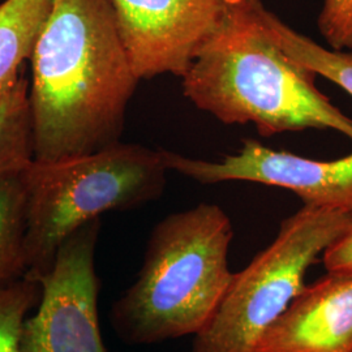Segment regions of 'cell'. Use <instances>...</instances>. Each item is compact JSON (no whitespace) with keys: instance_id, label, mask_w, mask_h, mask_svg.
<instances>
[{"instance_id":"obj_1","label":"cell","mask_w":352,"mask_h":352,"mask_svg":"<svg viewBox=\"0 0 352 352\" xmlns=\"http://www.w3.org/2000/svg\"><path fill=\"white\" fill-rule=\"evenodd\" d=\"M29 60L34 161L54 162L120 142L140 80L111 0H52Z\"/></svg>"},{"instance_id":"obj_2","label":"cell","mask_w":352,"mask_h":352,"mask_svg":"<svg viewBox=\"0 0 352 352\" xmlns=\"http://www.w3.org/2000/svg\"><path fill=\"white\" fill-rule=\"evenodd\" d=\"M263 0H223L219 17L182 77L184 96L223 124L263 138L330 129L352 141V118L316 85L317 74L278 46Z\"/></svg>"},{"instance_id":"obj_3","label":"cell","mask_w":352,"mask_h":352,"mask_svg":"<svg viewBox=\"0 0 352 352\" xmlns=\"http://www.w3.org/2000/svg\"><path fill=\"white\" fill-rule=\"evenodd\" d=\"M232 223L215 204L170 214L153 228L136 282L113 302L110 321L126 344L196 336L232 280Z\"/></svg>"},{"instance_id":"obj_4","label":"cell","mask_w":352,"mask_h":352,"mask_svg":"<svg viewBox=\"0 0 352 352\" xmlns=\"http://www.w3.org/2000/svg\"><path fill=\"white\" fill-rule=\"evenodd\" d=\"M166 166L160 151L116 142L102 151L54 162L32 161L26 188V274H47L72 232L111 210H129L164 195Z\"/></svg>"},{"instance_id":"obj_5","label":"cell","mask_w":352,"mask_h":352,"mask_svg":"<svg viewBox=\"0 0 352 352\" xmlns=\"http://www.w3.org/2000/svg\"><path fill=\"white\" fill-rule=\"evenodd\" d=\"M352 212L302 205L282 221L276 239L234 273L192 352H253L258 340L305 287V274L351 226Z\"/></svg>"},{"instance_id":"obj_6","label":"cell","mask_w":352,"mask_h":352,"mask_svg":"<svg viewBox=\"0 0 352 352\" xmlns=\"http://www.w3.org/2000/svg\"><path fill=\"white\" fill-rule=\"evenodd\" d=\"M101 221L78 227L59 247L50 272L36 279L37 314L26 318L23 352H106L98 318L94 253Z\"/></svg>"},{"instance_id":"obj_7","label":"cell","mask_w":352,"mask_h":352,"mask_svg":"<svg viewBox=\"0 0 352 352\" xmlns=\"http://www.w3.org/2000/svg\"><path fill=\"white\" fill-rule=\"evenodd\" d=\"M167 170L201 184L250 182L289 189L304 205L352 212V153L333 161H316L243 140L236 154L204 161L161 149Z\"/></svg>"},{"instance_id":"obj_8","label":"cell","mask_w":352,"mask_h":352,"mask_svg":"<svg viewBox=\"0 0 352 352\" xmlns=\"http://www.w3.org/2000/svg\"><path fill=\"white\" fill-rule=\"evenodd\" d=\"M223 0H111L129 63L139 80L183 77L219 17Z\"/></svg>"},{"instance_id":"obj_9","label":"cell","mask_w":352,"mask_h":352,"mask_svg":"<svg viewBox=\"0 0 352 352\" xmlns=\"http://www.w3.org/2000/svg\"><path fill=\"white\" fill-rule=\"evenodd\" d=\"M253 352H352V273L305 285Z\"/></svg>"},{"instance_id":"obj_10","label":"cell","mask_w":352,"mask_h":352,"mask_svg":"<svg viewBox=\"0 0 352 352\" xmlns=\"http://www.w3.org/2000/svg\"><path fill=\"white\" fill-rule=\"evenodd\" d=\"M52 0L0 3V91L23 72L51 10Z\"/></svg>"},{"instance_id":"obj_11","label":"cell","mask_w":352,"mask_h":352,"mask_svg":"<svg viewBox=\"0 0 352 352\" xmlns=\"http://www.w3.org/2000/svg\"><path fill=\"white\" fill-rule=\"evenodd\" d=\"M29 85L21 72L0 91V176L23 171L34 158Z\"/></svg>"},{"instance_id":"obj_12","label":"cell","mask_w":352,"mask_h":352,"mask_svg":"<svg viewBox=\"0 0 352 352\" xmlns=\"http://www.w3.org/2000/svg\"><path fill=\"white\" fill-rule=\"evenodd\" d=\"M23 171L0 176V287L24 278L28 269L26 188Z\"/></svg>"},{"instance_id":"obj_13","label":"cell","mask_w":352,"mask_h":352,"mask_svg":"<svg viewBox=\"0 0 352 352\" xmlns=\"http://www.w3.org/2000/svg\"><path fill=\"white\" fill-rule=\"evenodd\" d=\"M266 20L278 46L289 56L337 84L352 97V51L327 49L283 23L269 10Z\"/></svg>"},{"instance_id":"obj_14","label":"cell","mask_w":352,"mask_h":352,"mask_svg":"<svg viewBox=\"0 0 352 352\" xmlns=\"http://www.w3.org/2000/svg\"><path fill=\"white\" fill-rule=\"evenodd\" d=\"M41 294V285L28 277L0 287V352H23L26 315L38 305Z\"/></svg>"},{"instance_id":"obj_15","label":"cell","mask_w":352,"mask_h":352,"mask_svg":"<svg viewBox=\"0 0 352 352\" xmlns=\"http://www.w3.org/2000/svg\"><path fill=\"white\" fill-rule=\"evenodd\" d=\"M317 28L331 50L352 51V0H324Z\"/></svg>"},{"instance_id":"obj_16","label":"cell","mask_w":352,"mask_h":352,"mask_svg":"<svg viewBox=\"0 0 352 352\" xmlns=\"http://www.w3.org/2000/svg\"><path fill=\"white\" fill-rule=\"evenodd\" d=\"M327 273H352V223L322 253Z\"/></svg>"}]
</instances>
